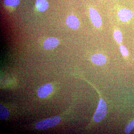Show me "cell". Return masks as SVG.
Listing matches in <instances>:
<instances>
[{"instance_id": "cell-1", "label": "cell", "mask_w": 134, "mask_h": 134, "mask_svg": "<svg viewBox=\"0 0 134 134\" xmlns=\"http://www.w3.org/2000/svg\"><path fill=\"white\" fill-rule=\"evenodd\" d=\"M60 120V118L59 116H54L37 122L34 126L37 130L46 129L58 125Z\"/></svg>"}, {"instance_id": "cell-2", "label": "cell", "mask_w": 134, "mask_h": 134, "mask_svg": "<svg viewBox=\"0 0 134 134\" xmlns=\"http://www.w3.org/2000/svg\"><path fill=\"white\" fill-rule=\"evenodd\" d=\"M107 113V104L103 99H100L98 106L94 114L93 119L96 122H98L103 119Z\"/></svg>"}, {"instance_id": "cell-3", "label": "cell", "mask_w": 134, "mask_h": 134, "mask_svg": "<svg viewBox=\"0 0 134 134\" xmlns=\"http://www.w3.org/2000/svg\"><path fill=\"white\" fill-rule=\"evenodd\" d=\"M53 87L51 84L43 85L38 87L37 90V93L39 97L44 98L47 97L53 91Z\"/></svg>"}, {"instance_id": "cell-4", "label": "cell", "mask_w": 134, "mask_h": 134, "mask_svg": "<svg viewBox=\"0 0 134 134\" xmlns=\"http://www.w3.org/2000/svg\"><path fill=\"white\" fill-rule=\"evenodd\" d=\"M89 14L93 25L96 27H99L102 23L101 18L96 10L90 8Z\"/></svg>"}, {"instance_id": "cell-5", "label": "cell", "mask_w": 134, "mask_h": 134, "mask_svg": "<svg viewBox=\"0 0 134 134\" xmlns=\"http://www.w3.org/2000/svg\"><path fill=\"white\" fill-rule=\"evenodd\" d=\"M133 12L131 10L126 8H122L118 12V16L121 21L122 22H126L132 17Z\"/></svg>"}, {"instance_id": "cell-6", "label": "cell", "mask_w": 134, "mask_h": 134, "mask_svg": "<svg viewBox=\"0 0 134 134\" xmlns=\"http://www.w3.org/2000/svg\"><path fill=\"white\" fill-rule=\"evenodd\" d=\"M66 23L68 26L72 29H77L79 26V20L74 15L69 16L66 20Z\"/></svg>"}, {"instance_id": "cell-7", "label": "cell", "mask_w": 134, "mask_h": 134, "mask_svg": "<svg viewBox=\"0 0 134 134\" xmlns=\"http://www.w3.org/2000/svg\"><path fill=\"white\" fill-rule=\"evenodd\" d=\"M59 41L58 39L54 37H49L46 39L44 42V48L47 50L55 48L59 44Z\"/></svg>"}, {"instance_id": "cell-8", "label": "cell", "mask_w": 134, "mask_h": 134, "mask_svg": "<svg viewBox=\"0 0 134 134\" xmlns=\"http://www.w3.org/2000/svg\"><path fill=\"white\" fill-rule=\"evenodd\" d=\"M92 62L96 65H103L107 62L106 58L104 55L101 54H96L92 56Z\"/></svg>"}, {"instance_id": "cell-9", "label": "cell", "mask_w": 134, "mask_h": 134, "mask_svg": "<svg viewBox=\"0 0 134 134\" xmlns=\"http://www.w3.org/2000/svg\"><path fill=\"white\" fill-rule=\"evenodd\" d=\"M36 7L39 11H45L48 7V2L46 0H36Z\"/></svg>"}, {"instance_id": "cell-10", "label": "cell", "mask_w": 134, "mask_h": 134, "mask_svg": "<svg viewBox=\"0 0 134 134\" xmlns=\"http://www.w3.org/2000/svg\"><path fill=\"white\" fill-rule=\"evenodd\" d=\"M9 115V112L7 108L2 105H0V118L1 119H5Z\"/></svg>"}, {"instance_id": "cell-11", "label": "cell", "mask_w": 134, "mask_h": 134, "mask_svg": "<svg viewBox=\"0 0 134 134\" xmlns=\"http://www.w3.org/2000/svg\"><path fill=\"white\" fill-rule=\"evenodd\" d=\"M4 3L7 6L16 7L19 3V0H4Z\"/></svg>"}, {"instance_id": "cell-12", "label": "cell", "mask_w": 134, "mask_h": 134, "mask_svg": "<svg viewBox=\"0 0 134 134\" xmlns=\"http://www.w3.org/2000/svg\"><path fill=\"white\" fill-rule=\"evenodd\" d=\"M114 37L118 43H120L122 41V35L119 30H116L114 33Z\"/></svg>"}, {"instance_id": "cell-13", "label": "cell", "mask_w": 134, "mask_h": 134, "mask_svg": "<svg viewBox=\"0 0 134 134\" xmlns=\"http://www.w3.org/2000/svg\"><path fill=\"white\" fill-rule=\"evenodd\" d=\"M134 127V120L129 122L126 126L125 129V132L127 133H128L131 132V130Z\"/></svg>"}, {"instance_id": "cell-14", "label": "cell", "mask_w": 134, "mask_h": 134, "mask_svg": "<svg viewBox=\"0 0 134 134\" xmlns=\"http://www.w3.org/2000/svg\"><path fill=\"white\" fill-rule=\"evenodd\" d=\"M120 49L121 53L122 55L124 56H127L128 55V51L125 46L121 45L120 46Z\"/></svg>"}]
</instances>
